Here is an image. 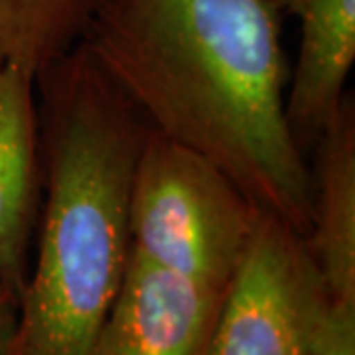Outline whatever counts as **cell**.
Segmentation results:
<instances>
[{"mask_svg": "<svg viewBox=\"0 0 355 355\" xmlns=\"http://www.w3.org/2000/svg\"><path fill=\"white\" fill-rule=\"evenodd\" d=\"M280 16L272 0H105L81 44L150 128L308 237L312 176L284 114Z\"/></svg>", "mask_w": 355, "mask_h": 355, "instance_id": "1", "label": "cell"}, {"mask_svg": "<svg viewBox=\"0 0 355 355\" xmlns=\"http://www.w3.org/2000/svg\"><path fill=\"white\" fill-rule=\"evenodd\" d=\"M36 85L46 202L14 355H91L127 272L130 186L150 125L83 44Z\"/></svg>", "mask_w": 355, "mask_h": 355, "instance_id": "2", "label": "cell"}, {"mask_svg": "<svg viewBox=\"0 0 355 355\" xmlns=\"http://www.w3.org/2000/svg\"><path fill=\"white\" fill-rule=\"evenodd\" d=\"M259 214L214 162L148 128L128 200L130 254L225 291Z\"/></svg>", "mask_w": 355, "mask_h": 355, "instance_id": "3", "label": "cell"}, {"mask_svg": "<svg viewBox=\"0 0 355 355\" xmlns=\"http://www.w3.org/2000/svg\"><path fill=\"white\" fill-rule=\"evenodd\" d=\"M330 304L306 237L261 209L205 355H310Z\"/></svg>", "mask_w": 355, "mask_h": 355, "instance_id": "4", "label": "cell"}, {"mask_svg": "<svg viewBox=\"0 0 355 355\" xmlns=\"http://www.w3.org/2000/svg\"><path fill=\"white\" fill-rule=\"evenodd\" d=\"M223 294L130 254L91 355H205Z\"/></svg>", "mask_w": 355, "mask_h": 355, "instance_id": "5", "label": "cell"}, {"mask_svg": "<svg viewBox=\"0 0 355 355\" xmlns=\"http://www.w3.org/2000/svg\"><path fill=\"white\" fill-rule=\"evenodd\" d=\"M36 77L0 67V279L22 296L32 231L38 225L42 146Z\"/></svg>", "mask_w": 355, "mask_h": 355, "instance_id": "6", "label": "cell"}, {"mask_svg": "<svg viewBox=\"0 0 355 355\" xmlns=\"http://www.w3.org/2000/svg\"><path fill=\"white\" fill-rule=\"evenodd\" d=\"M300 20V50L284 114L302 153H310L345 97L355 60V0H272Z\"/></svg>", "mask_w": 355, "mask_h": 355, "instance_id": "7", "label": "cell"}, {"mask_svg": "<svg viewBox=\"0 0 355 355\" xmlns=\"http://www.w3.org/2000/svg\"><path fill=\"white\" fill-rule=\"evenodd\" d=\"M310 253L334 302L355 304V101L342 105L314 144Z\"/></svg>", "mask_w": 355, "mask_h": 355, "instance_id": "8", "label": "cell"}, {"mask_svg": "<svg viewBox=\"0 0 355 355\" xmlns=\"http://www.w3.org/2000/svg\"><path fill=\"white\" fill-rule=\"evenodd\" d=\"M105 0H0V67L38 79L83 42Z\"/></svg>", "mask_w": 355, "mask_h": 355, "instance_id": "9", "label": "cell"}, {"mask_svg": "<svg viewBox=\"0 0 355 355\" xmlns=\"http://www.w3.org/2000/svg\"><path fill=\"white\" fill-rule=\"evenodd\" d=\"M310 355H355V304L331 300Z\"/></svg>", "mask_w": 355, "mask_h": 355, "instance_id": "10", "label": "cell"}, {"mask_svg": "<svg viewBox=\"0 0 355 355\" xmlns=\"http://www.w3.org/2000/svg\"><path fill=\"white\" fill-rule=\"evenodd\" d=\"M22 296L0 279V355H14L20 336Z\"/></svg>", "mask_w": 355, "mask_h": 355, "instance_id": "11", "label": "cell"}]
</instances>
